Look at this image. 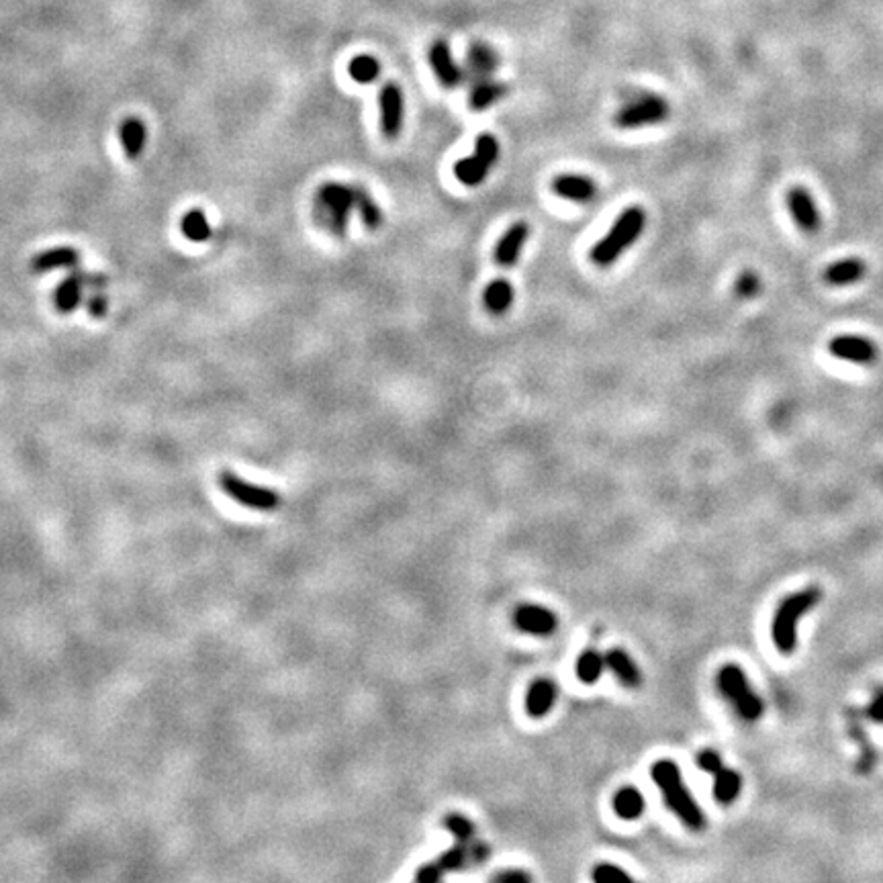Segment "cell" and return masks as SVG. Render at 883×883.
Wrapping results in <instances>:
<instances>
[{"label": "cell", "mask_w": 883, "mask_h": 883, "mask_svg": "<svg viewBox=\"0 0 883 883\" xmlns=\"http://www.w3.org/2000/svg\"><path fill=\"white\" fill-rule=\"evenodd\" d=\"M646 227V213L642 207H628L617 215L608 235L591 248V262L600 268H608L641 238Z\"/></svg>", "instance_id": "obj_1"}, {"label": "cell", "mask_w": 883, "mask_h": 883, "mask_svg": "<svg viewBox=\"0 0 883 883\" xmlns=\"http://www.w3.org/2000/svg\"><path fill=\"white\" fill-rule=\"evenodd\" d=\"M650 775L665 796V804L681 818V822L693 830H701L706 826V816L695 804L690 789L681 780V771L675 763L658 761L650 767Z\"/></svg>", "instance_id": "obj_2"}, {"label": "cell", "mask_w": 883, "mask_h": 883, "mask_svg": "<svg viewBox=\"0 0 883 883\" xmlns=\"http://www.w3.org/2000/svg\"><path fill=\"white\" fill-rule=\"evenodd\" d=\"M354 208H356L354 184L347 186L342 183H325L319 186L315 194L313 215H315L317 224L323 229H328L331 235L344 238L347 232V221H350Z\"/></svg>", "instance_id": "obj_3"}, {"label": "cell", "mask_w": 883, "mask_h": 883, "mask_svg": "<svg viewBox=\"0 0 883 883\" xmlns=\"http://www.w3.org/2000/svg\"><path fill=\"white\" fill-rule=\"evenodd\" d=\"M822 600V591L820 587H805L797 593L785 597L780 603L773 617V642L777 650L783 655H791L797 644V620L808 614L812 608H816Z\"/></svg>", "instance_id": "obj_4"}, {"label": "cell", "mask_w": 883, "mask_h": 883, "mask_svg": "<svg viewBox=\"0 0 883 883\" xmlns=\"http://www.w3.org/2000/svg\"><path fill=\"white\" fill-rule=\"evenodd\" d=\"M715 683H718L720 693L732 704V707L742 720L755 722L759 720L764 712L763 699L750 690L748 681L742 673L740 666L736 665H724L718 671V677H715Z\"/></svg>", "instance_id": "obj_5"}, {"label": "cell", "mask_w": 883, "mask_h": 883, "mask_svg": "<svg viewBox=\"0 0 883 883\" xmlns=\"http://www.w3.org/2000/svg\"><path fill=\"white\" fill-rule=\"evenodd\" d=\"M499 158V142L495 135L481 134L477 137L475 151L469 158L458 159L454 164V176L464 186H478L485 183L486 174L491 172Z\"/></svg>", "instance_id": "obj_6"}, {"label": "cell", "mask_w": 883, "mask_h": 883, "mask_svg": "<svg viewBox=\"0 0 883 883\" xmlns=\"http://www.w3.org/2000/svg\"><path fill=\"white\" fill-rule=\"evenodd\" d=\"M671 107L663 96L658 94H646L641 99L632 101L628 104L617 110L614 115V123L617 129H641V127H650V125L665 123L669 119Z\"/></svg>", "instance_id": "obj_7"}, {"label": "cell", "mask_w": 883, "mask_h": 883, "mask_svg": "<svg viewBox=\"0 0 883 883\" xmlns=\"http://www.w3.org/2000/svg\"><path fill=\"white\" fill-rule=\"evenodd\" d=\"M219 486L224 489L227 497H232L233 502H238L240 505H246L249 510L256 511H274L278 505H281V495L274 489H268V486L254 485L249 481H243L233 472L224 470L219 475Z\"/></svg>", "instance_id": "obj_8"}, {"label": "cell", "mask_w": 883, "mask_h": 883, "mask_svg": "<svg viewBox=\"0 0 883 883\" xmlns=\"http://www.w3.org/2000/svg\"><path fill=\"white\" fill-rule=\"evenodd\" d=\"M698 764L706 773L714 775V797L718 804L730 805L736 797L740 796L742 777L734 769H728L722 756L712 748L699 750Z\"/></svg>", "instance_id": "obj_9"}, {"label": "cell", "mask_w": 883, "mask_h": 883, "mask_svg": "<svg viewBox=\"0 0 883 883\" xmlns=\"http://www.w3.org/2000/svg\"><path fill=\"white\" fill-rule=\"evenodd\" d=\"M829 352L834 358L861 366H871L878 360V346L869 338L851 336V333L832 338L829 342Z\"/></svg>", "instance_id": "obj_10"}, {"label": "cell", "mask_w": 883, "mask_h": 883, "mask_svg": "<svg viewBox=\"0 0 883 883\" xmlns=\"http://www.w3.org/2000/svg\"><path fill=\"white\" fill-rule=\"evenodd\" d=\"M380 107V129L387 139H397L403 127V113H405V101L403 90L395 82H387L379 94Z\"/></svg>", "instance_id": "obj_11"}, {"label": "cell", "mask_w": 883, "mask_h": 883, "mask_svg": "<svg viewBox=\"0 0 883 883\" xmlns=\"http://www.w3.org/2000/svg\"><path fill=\"white\" fill-rule=\"evenodd\" d=\"M788 207L791 217L796 221V225L802 229L804 233H816L820 225H822L814 197H812L810 191L804 189V186H794V189H789Z\"/></svg>", "instance_id": "obj_12"}, {"label": "cell", "mask_w": 883, "mask_h": 883, "mask_svg": "<svg viewBox=\"0 0 883 883\" xmlns=\"http://www.w3.org/2000/svg\"><path fill=\"white\" fill-rule=\"evenodd\" d=\"M429 64H432L436 78L444 88H456L462 85L464 72L462 68L456 64L454 58H452L450 45L446 41H436V44L429 47Z\"/></svg>", "instance_id": "obj_13"}, {"label": "cell", "mask_w": 883, "mask_h": 883, "mask_svg": "<svg viewBox=\"0 0 883 883\" xmlns=\"http://www.w3.org/2000/svg\"><path fill=\"white\" fill-rule=\"evenodd\" d=\"M551 189L560 199L573 203H591L597 197V184L583 174H559L552 178Z\"/></svg>", "instance_id": "obj_14"}, {"label": "cell", "mask_w": 883, "mask_h": 883, "mask_svg": "<svg viewBox=\"0 0 883 883\" xmlns=\"http://www.w3.org/2000/svg\"><path fill=\"white\" fill-rule=\"evenodd\" d=\"M527 238H530V225L524 224V221L507 227V232L502 235V240L497 241L495 248V262L499 266L502 268L516 266Z\"/></svg>", "instance_id": "obj_15"}, {"label": "cell", "mask_w": 883, "mask_h": 883, "mask_svg": "<svg viewBox=\"0 0 883 883\" xmlns=\"http://www.w3.org/2000/svg\"><path fill=\"white\" fill-rule=\"evenodd\" d=\"M497 68H499V55L493 47L481 44V41H477V44H472L469 47L467 69H464L467 74L464 76H467L470 85L491 78V74L495 72Z\"/></svg>", "instance_id": "obj_16"}, {"label": "cell", "mask_w": 883, "mask_h": 883, "mask_svg": "<svg viewBox=\"0 0 883 883\" xmlns=\"http://www.w3.org/2000/svg\"><path fill=\"white\" fill-rule=\"evenodd\" d=\"M516 625L527 634L546 636L556 630V616L551 609L540 606H521L516 611Z\"/></svg>", "instance_id": "obj_17"}, {"label": "cell", "mask_w": 883, "mask_h": 883, "mask_svg": "<svg viewBox=\"0 0 883 883\" xmlns=\"http://www.w3.org/2000/svg\"><path fill=\"white\" fill-rule=\"evenodd\" d=\"M846 718H849V734L854 740L859 742L861 747V759L857 763L859 773H871L875 763H878V750H875L873 742L869 740V734L861 722V714L857 710L846 712Z\"/></svg>", "instance_id": "obj_18"}, {"label": "cell", "mask_w": 883, "mask_h": 883, "mask_svg": "<svg viewBox=\"0 0 883 883\" xmlns=\"http://www.w3.org/2000/svg\"><path fill=\"white\" fill-rule=\"evenodd\" d=\"M78 262H80L78 249H74L72 246H60L53 249H45V252L35 256L31 260V270L41 274L58 268H74Z\"/></svg>", "instance_id": "obj_19"}, {"label": "cell", "mask_w": 883, "mask_h": 883, "mask_svg": "<svg viewBox=\"0 0 883 883\" xmlns=\"http://www.w3.org/2000/svg\"><path fill=\"white\" fill-rule=\"evenodd\" d=\"M86 287V273H72L55 290V307L61 313H72L82 303Z\"/></svg>", "instance_id": "obj_20"}, {"label": "cell", "mask_w": 883, "mask_h": 883, "mask_svg": "<svg viewBox=\"0 0 883 883\" xmlns=\"http://www.w3.org/2000/svg\"><path fill=\"white\" fill-rule=\"evenodd\" d=\"M865 270L867 266L861 258H843L824 270V281L830 287H849L863 278Z\"/></svg>", "instance_id": "obj_21"}, {"label": "cell", "mask_w": 883, "mask_h": 883, "mask_svg": "<svg viewBox=\"0 0 883 883\" xmlns=\"http://www.w3.org/2000/svg\"><path fill=\"white\" fill-rule=\"evenodd\" d=\"M510 93V86L503 85V82H495L491 78L475 82L470 85V94H469V104L472 110H485L497 104L502 99H505V94Z\"/></svg>", "instance_id": "obj_22"}, {"label": "cell", "mask_w": 883, "mask_h": 883, "mask_svg": "<svg viewBox=\"0 0 883 883\" xmlns=\"http://www.w3.org/2000/svg\"><path fill=\"white\" fill-rule=\"evenodd\" d=\"M513 287L510 281L505 278H497V281H491L486 284L485 293H483V303L485 309L491 313V315H503V313L510 311L513 305Z\"/></svg>", "instance_id": "obj_23"}, {"label": "cell", "mask_w": 883, "mask_h": 883, "mask_svg": "<svg viewBox=\"0 0 883 883\" xmlns=\"http://www.w3.org/2000/svg\"><path fill=\"white\" fill-rule=\"evenodd\" d=\"M556 699V685L551 679H540L534 681L530 691H527L526 698V707L527 714L534 715V718H540V715H546L551 712V707L554 706Z\"/></svg>", "instance_id": "obj_24"}, {"label": "cell", "mask_w": 883, "mask_h": 883, "mask_svg": "<svg viewBox=\"0 0 883 883\" xmlns=\"http://www.w3.org/2000/svg\"><path fill=\"white\" fill-rule=\"evenodd\" d=\"M119 137L123 143V151L129 159H137L143 154L145 148V139H148V129L142 119L137 117H129L125 119L119 127Z\"/></svg>", "instance_id": "obj_25"}, {"label": "cell", "mask_w": 883, "mask_h": 883, "mask_svg": "<svg viewBox=\"0 0 883 883\" xmlns=\"http://www.w3.org/2000/svg\"><path fill=\"white\" fill-rule=\"evenodd\" d=\"M603 657H606V666H609V669L614 671V675L617 679H620L624 685H628V687H638V685H641V681H642L641 669H638L634 660H632L628 655H625L624 650L614 649V650H609L608 655H603Z\"/></svg>", "instance_id": "obj_26"}, {"label": "cell", "mask_w": 883, "mask_h": 883, "mask_svg": "<svg viewBox=\"0 0 883 883\" xmlns=\"http://www.w3.org/2000/svg\"><path fill=\"white\" fill-rule=\"evenodd\" d=\"M354 192H356V211L360 219H363V224L368 229H379L382 224V211L377 200L372 199V194L364 186L354 184Z\"/></svg>", "instance_id": "obj_27"}, {"label": "cell", "mask_w": 883, "mask_h": 883, "mask_svg": "<svg viewBox=\"0 0 883 883\" xmlns=\"http://www.w3.org/2000/svg\"><path fill=\"white\" fill-rule=\"evenodd\" d=\"M180 229H183L184 238L191 241L200 243L211 238V225H208L203 208H191L189 213H184Z\"/></svg>", "instance_id": "obj_28"}, {"label": "cell", "mask_w": 883, "mask_h": 883, "mask_svg": "<svg viewBox=\"0 0 883 883\" xmlns=\"http://www.w3.org/2000/svg\"><path fill=\"white\" fill-rule=\"evenodd\" d=\"M614 810L624 820H634L644 812V797L634 788H624L614 797Z\"/></svg>", "instance_id": "obj_29"}, {"label": "cell", "mask_w": 883, "mask_h": 883, "mask_svg": "<svg viewBox=\"0 0 883 883\" xmlns=\"http://www.w3.org/2000/svg\"><path fill=\"white\" fill-rule=\"evenodd\" d=\"M347 74L352 76V80H356L358 85H372L374 80L380 76V64L377 58L372 55H356L347 66Z\"/></svg>", "instance_id": "obj_30"}, {"label": "cell", "mask_w": 883, "mask_h": 883, "mask_svg": "<svg viewBox=\"0 0 883 883\" xmlns=\"http://www.w3.org/2000/svg\"><path fill=\"white\" fill-rule=\"evenodd\" d=\"M603 669H606V657L600 655L597 650L583 652L579 663H576V675H579L581 681H585V683H595L601 677Z\"/></svg>", "instance_id": "obj_31"}, {"label": "cell", "mask_w": 883, "mask_h": 883, "mask_svg": "<svg viewBox=\"0 0 883 883\" xmlns=\"http://www.w3.org/2000/svg\"><path fill=\"white\" fill-rule=\"evenodd\" d=\"M469 843H461V840H456V845L452 846V849L448 853H444L440 859L436 861V865L442 869V873H448V871H458L464 863H467V859H469Z\"/></svg>", "instance_id": "obj_32"}, {"label": "cell", "mask_w": 883, "mask_h": 883, "mask_svg": "<svg viewBox=\"0 0 883 883\" xmlns=\"http://www.w3.org/2000/svg\"><path fill=\"white\" fill-rule=\"evenodd\" d=\"M761 289H763L761 278H759V274L753 273V270H745V273H740L734 282V293L739 298H753L761 293Z\"/></svg>", "instance_id": "obj_33"}, {"label": "cell", "mask_w": 883, "mask_h": 883, "mask_svg": "<svg viewBox=\"0 0 883 883\" xmlns=\"http://www.w3.org/2000/svg\"><path fill=\"white\" fill-rule=\"evenodd\" d=\"M444 826H446V829L454 834L456 840H461V843H470L472 834H475V826H472L470 820L461 816V814H448L446 818H444Z\"/></svg>", "instance_id": "obj_34"}, {"label": "cell", "mask_w": 883, "mask_h": 883, "mask_svg": "<svg viewBox=\"0 0 883 883\" xmlns=\"http://www.w3.org/2000/svg\"><path fill=\"white\" fill-rule=\"evenodd\" d=\"M593 881L597 883H614V881H632V878L625 871H622L620 867H616V865H609V863H601V865H597L593 869Z\"/></svg>", "instance_id": "obj_35"}, {"label": "cell", "mask_w": 883, "mask_h": 883, "mask_svg": "<svg viewBox=\"0 0 883 883\" xmlns=\"http://www.w3.org/2000/svg\"><path fill=\"white\" fill-rule=\"evenodd\" d=\"M107 307H109L107 297H104L101 289H94V293L90 295V298H88L90 315L96 317V319H102L104 315H107Z\"/></svg>", "instance_id": "obj_36"}, {"label": "cell", "mask_w": 883, "mask_h": 883, "mask_svg": "<svg viewBox=\"0 0 883 883\" xmlns=\"http://www.w3.org/2000/svg\"><path fill=\"white\" fill-rule=\"evenodd\" d=\"M865 715L871 722H875V724H883V687H879V690L875 691L871 704H869V707L865 710Z\"/></svg>", "instance_id": "obj_37"}, {"label": "cell", "mask_w": 883, "mask_h": 883, "mask_svg": "<svg viewBox=\"0 0 883 883\" xmlns=\"http://www.w3.org/2000/svg\"><path fill=\"white\" fill-rule=\"evenodd\" d=\"M442 869L437 867L436 863H428V865H423L420 867V871H417L415 875V879L420 881V883H436V881H440L442 879Z\"/></svg>", "instance_id": "obj_38"}, {"label": "cell", "mask_w": 883, "mask_h": 883, "mask_svg": "<svg viewBox=\"0 0 883 883\" xmlns=\"http://www.w3.org/2000/svg\"><path fill=\"white\" fill-rule=\"evenodd\" d=\"M495 881H505V883H511V881H518V883H527V881H530V875L524 873V871H505V873H499V875H495Z\"/></svg>", "instance_id": "obj_39"}]
</instances>
